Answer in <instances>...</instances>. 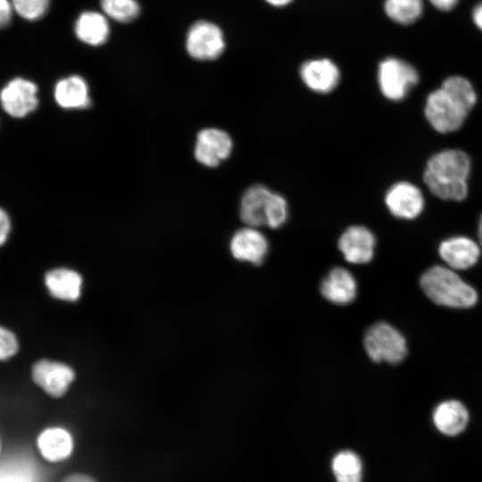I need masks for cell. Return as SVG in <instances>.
<instances>
[{"instance_id":"obj_1","label":"cell","mask_w":482,"mask_h":482,"mask_svg":"<svg viewBox=\"0 0 482 482\" xmlns=\"http://www.w3.org/2000/svg\"><path fill=\"white\" fill-rule=\"evenodd\" d=\"M470 160L466 153L447 149L434 154L428 162L423 179L436 196L461 201L468 195Z\"/></svg>"},{"instance_id":"obj_2","label":"cell","mask_w":482,"mask_h":482,"mask_svg":"<svg viewBox=\"0 0 482 482\" xmlns=\"http://www.w3.org/2000/svg\"><path fill=\"white\" fill-rule=\"evenodd\" d=\"M420 286L436 304L452 308H470L478 300L475 289L464 282L451 268L436 265L423 273Z\"/></svg>"},{"instance_id":"obj_3","label":"cell","mask_w":482,"mask_h":482,"mask_svg":"<svg viewBox=\"0 0 482 482\" xmlns=\"http://www.w3.org/2000/svg\"><path fill=\"white\" fill-rule=\"evenodd\" d=\"M287 212L286 199L263 185L250 187L240 202L241 220L249 227L278 229L286 222Z\"/></svg>"},{"instance_id":"obj_4","label":"cell","mask_w":482,"mask_h":482,"mask_svg":"<svg viewBox=\"0 0 482 482\" xmlns=\"http://www.w3.org/2000/svg\"><path fill=\"white\" fill-rule=\"evenodd\" d=\"M187 54L196 61L212 62L222 57L228 47L224 29L217 22L199 19L188 27L185 37Z\"/></svg>"},{"instance_id":"obj_5","label":"cell","mask_w":482,"mask_h":482,"mask_svg":"<svg viewBox=\"0 0 482 482\" xmlns=\"http://www.w3.org/2000/svg\"><path fill=\"white\" fill-rule=\"evenodd\" d=\"M364 347L369 357L376 362L395 364L403 361L407 353L403 336L386 322H378L366 331Z\"/></svg>"},{"instance_id":"obj_6","label":"cell","mask_w":482,"mask_h":482,"mask_svg":"<svg viewBox=\"0 0 482 482\" xmlns=\"http://www.w3.org/2000/svg\"><path fill=\"white\" fill-rule=\"evenodd\" d=\"M378 80L384 96L393 101L405 97L418 83L419 73L409 62L397 57L383 59L378 69Z\"/></svg>"},{"instance_id":"obj_7","label":"cell","mask_w":482,"mask_h":482,"mask_svg":"<svg viewBox=\"0 0 482 482\" xmlns=\"http://www.w3.org/2000/svg\"><path fill=\"white\" fill-rule=\"evenodd\" d=\"M424 112L429 124L440 133L457 130L468 115L442 87L428 95Z\"/></svg>"},{"instance_id":"obj_8","label":"cell","mask_w":482,"mask_h":482,"mask_svg":"<svg viewBox=\"0 0 482 482\" xmlns=\"http://www.w3.org/2000/svg\"><path fill=\"white\" fill-rule=\"evenodd\" d=\"M303 82L318 93H328L340 80V70L337 62L327 56H315L304 60L299 68Z\"/></svg>"},{"instance_id":"obj_9","label":"cell","mask_w":482,"mask_h":482,"mask_svg":"<svg viewBox=\"0 0 482 482\" xmlns=\"http://www.w3.org/2000/svg\"><path fill=\"white\" fill-rule=\"evenodd\" d=\"M233 142L221 129L209 128L201 130L196 137L195 157L207 167H216L231 154Z\"/></svg>"},{"instance_id":"obj_10","label":"cell","mask_w":482,"mask_h":482,"mask_svg":"<svg viewBox=\"0 0 482 482\" xmlns=\"http://www.w3.org/2000/svg\"><path fill=\"white\" fill-rule=\"evenodd\" d=\"M75 378L69 366L49 360H41L32 368V378L47 395L61 397L68 390Z\"/></svg>"},{"instance_id":"obj_11","label":"cell","mask_w":482,"mask_h":482,"mask_svg":"<svg viewBox=\"0 0 482 482\" xmlns=\"http://www.w3.org/2000/svg\"><path fill=\"white\" fill-rule=\"evenodd\" d=\"M37 91L33 82L21 78L13 79L2 89V107L12 117H24L37 105Z\"/></svg>"},{"instance_id":"obj_12","label":"cell","mask_w":482,"mask_h":482,"mask_svg":"<svg viewBox=\"0 0 482 482\" xmlns=\"http://www.w3.org/2000/svg\"><path fill=\"white\" fill-rule=\"evenodd\" d=\"M386 204L390 212L400 219H414L424 207V198L420 190L410 182H397L386 192Z\"/></svg>"},{"instance_id":"obj_13","label":"cell","mask_w":482,"mask_h":482,"mask_svg":"<svg viewBox=\"0 0 482 482\" xmlns=\"http://www.w3.org/2000/svg\"><path fill=\"white\" fill-rule=\"evenodd\" d=\"M229 249L236 259L259 265L268 253L269 243L257 228L246 226L234 233Z\"/></svg>"},{"instance_id":"obj_14","label":"cell","mask_w":482,"mask_h":482,"mask_svg":"<svg viewBox=\"0 0 482 482\" xmlns=\"http://www.w3.org/2000/svg\"><path fill=\"white\" fill-rule=\"evenodd\" d=\"M375 244V237L367 228L351 226L339 237L338 248L348 262L362 264L371 261Z\"/></svg>"},{"instance_id":"obj_15","label":"cell","mask_w":482,"mask_h":482,"mask_svg":"<svg viewBox=\"0 0 482 482\" xmlns=\"http://www.w3.org/2000/svg\"><path fill=\"white\" fill-rule=\"evenodd\" d=\"M438 252L441 258L453 270L472 267L480 255L478 244L466 237H453L443 241Z\"/></svg>"},{"instance_id":"obj_16","label":"cell","mask_w":482,"mask_h":482,"mask_svg":"<svg viewBox=\"0 0 482 482\" xmlns=\"http://www.w3.org/2000/svg\"><path fill=\"white\" fill-rule=\"evenodd\" d=\"M320 293L332 303L347 304L356 297L357 283L350 271L336 267L330 270L322 279Z\"/></svg>"},{"instance_id":"obj_17","label":"cell","mask_w":482,"mask_h":482,"mask_svg":"<svg viewBox=\"0 0 482 482\" xmlns=\"http://www.w3.org/2000/svg\"><path fill=\"white\" fill-rule=\"evenodd\" d=\"M433 422L436 429L448 436L461 434L469 422L466 407L457 400L440 403L433 411Z\"/></svg>"},{"instance_id":"obj_18","label":"cell","mask_w":482,"mask_h":482,"mask_svg":"<svg viewBox=\"0 0 482 482\" xmlns=\"http://www.w3.org/2000/svg\"><path fill=\"white\" fill-rule=\"evenodd\" d=\"M37 445L41 455L51 462L68 459L74 447L71 433L59 427L43 430L37 437Z\"/></svg>"},{"instance_id":"obj_19","label":"cell","mask_w":482,"mask_h":482,"mask_svg":"<svg viewBox=\"0 0 482 482\" xmlns=\"http://www.w3.org/2000/svg\"><path fill=\"white\" fill-rule=\"evenodd\" d=\"M46 286L55 298L75 301L79 297L82 278L80 275L69 269H56L46 273Z\"/></svg>"},{"instance_id":"obj_20","label":"cell","mask_w":482,"mask_h":482,"mask_svg":"<svg viewBox=\"0 0 482 482\" xmlns=\"http://www.w3.org/2000/svg\"><path fill=\"white\" fill-rule=\"evenodd\" d=\"M77 37L85 44L100 46L108 38L109 25L105 17L96 12H84L74 27Z\"/></svg>"},{"instance_id":"obj_21","label":"cell","mask_w":482,"mask_h":482,"mask_svg":"<svg viewBox=\"0 0 482 482\" xmlns=\"http://www.w3.org/2000/svg\"><path fill=\"white\" fill-rule=\"evenodd\" d=\"M54 99L62 108H82L89 104L87 86L79 76L59 80L54 87Z\"/></svg>"},{"instance_id":"obj_22","label":"cell","mask_w":482,"mask_h":482,"mask_svg":"<svg viewBox=\"0 0 482 482\" xmlns=\"http://www.w3.org/2000/svg\"><path fill=\"white\" fill-rule=\"evenodd\" d=\"M382 10L392 22L409 26L417 22L423 15L425 0H384Z\"/></svg>"},{"instance_id":"obj_23","label":"cell","mask_w":482,"mask_h":482,"mask_svg":"<svg viewBox=\"0 0 482 482\" xmlns=\"http://www.w3.org/2000/svg\"><path fill=\"white\" fill-rule=\"evenodd\" d=\"M332 470L337 482H362V460L352 451L339 452L332 460Z\"/></svg>"},{"instance_id":"obj_24","label":"cell","mask_w":482,"mask_h":482,"mask_svg":"<svg viewBox=\"0 0 482 482\" xmlns=\"http://www.w3.org/2000/svg\"><path fill=\"white\" fill-rule=\"evenodd\" d=\"M441 87L467 112L477 101L471 83L461 76H451L444 80Z\"/></svg>"},{"instance_id":"obj_25","label":"cell","mask_w":482,"mask_h":482,"mask_svg":"<svg viewBox=\"0 0 482 482\" xmlns=\"http://www.w3.org/2000/svg\"><path fill=\"white\" fill-rule=\"evenodd\" d=\"M104 13L119 22H129L139 13L136 0H101Z\"/></svg>"},{"instance_id":"obj_26","label":"cell","mask_w":482,"mask_h":482,"mask_svg":"<svg viewBox=\"0 0 482 482\" xmlns=\"http://www.w3.org/2000/svg\"><path fill=\"white\" fill-rule=\"evenodd\" d=\"M15 12L28 21H36L46 12L49 0H11Z\"/></svg>"},{"instance_id":"obj_27","label":"cell","mask_w":482,"mask_h":482,"mask_svg":"<svg viewBox=\"0 0 482 482\" xmlns=\"http://www.w3.org/2000/svg\"><path fill=\"white\" fill-rule=\"evenodd\" d=\"M18 350V342L15 336L9 330L2 328L0 330V357L2 360L14 355Z\"/></svg>"},{"instance_id":"obj_28","label":"cell","mask_w":482,"mask_h":482,"mask_svg":"<svg viewBox=\"0 0 482 482\" xmlns=\"http://www.w3.org/2000/svg\"><path fill=\"white\" fill-rule=\"evenodd\" d=\"M12 3L8 0H0V25L1 28L6 27L12 16Z\"/></svg>"},{"instance_id":"obj_29","label":"cell","mask_w":482,"mask_h":482,"mask_svg":"<svg viewBox=\"0 0 482 482\" xmlns=\"http://www.w3.org/2000/svg\"><path fill=\"white\" fill-rule=\"evenodd\" d=\"M436 10L451 12L459 4V0H427Z\"/></svg>"},{"instance_id":"obj_30","label":"cell","mask_w":482,"mask_h":482,"mask_svg":"<svg viewBox=\"0 0 482 482\" xmlns=\"http://www.w3.org/2000/svg\"><path fill=\"white\" fill-rule=\"evenodd\" d=\"M11 222L7 213L1 210L0 212V243L3 245L10 232Z\"/></svg>"},{"instance_id":"obj_31","label":"cell","mask_w":482,"mask_h":482,"mask_svg":"<svg viewBox=\"0 0 482 482\" xmlns=\"http://www.w3.org/2000/svg\"><path fill=\"white\" fill-rule=\"evenodd\" d=\"M471 20L475 27L482 31V1L478 2L471 11Z\"/></svg>"},{"instance_id":"obj_32","label":"cell","mask_w":482,"mask_h":482,"mask_svg":"<svg viewBox=\"0 0 482 482\" xmlns=\"http://www.w3.org/2000/svg\"><path fill=\"white\" fill-rule=\"evenodd\" d=\"M62 482H96V481L87 475L81 474V473H75V474H71L68 476Z\"/></svg>"},{"instance_id":"obj_33","label":"cell","mask_w":482,"mask_h":482,"mask_svg":"<svg viewBox=\"0 0 482 482\" xmlns=\"http://www.w3.org/2000/svg\"><path fill=\"white\" fill-rule=\"evenodd\" d=\"M268 5L276 8L282 9L291 5L295 0H263Z\"/></svg>"},{"instance_id":"obj_34","label":"cell","mask_w":482,"mask_h":482,"mask_svg":"<svg viewBox=\"0 0 482 482\" xmlns=\"http://www.w3.org/2000/svg\"><path fill=\"white\" fill-rule=\"evenodd\" d=\"M478 238H479L480 245L482 246V215L480 217L479 223H478Z\"/></svg>"}]
</instances>
